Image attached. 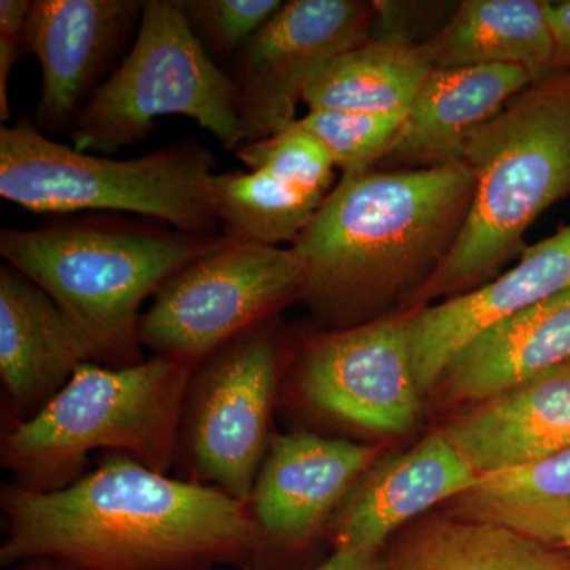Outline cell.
Masks as SVG:
<instances>
[{
  "instance_id": "30bf717a",
  "label": "cell",
  "mask_w": 570,
  "mask_h": 570,
  "mask_svg": "<svg viewBox=\"0 0 570 570\" xmlns=\"http://www.w3.org/2000/svg\"><path fill=\"white\" fill-rule=\"evenodd\" d=\"M412 313L311 336L287 385L296 406L366 433L407 431L422 397L412 363Z\"/></svg>"
},
{
  "instance_id": "5b68a950",
  "label": "cell",
  "mask_w": 570,
  "mask_h": 570,
  "mask_svg": "<svg viewBox=\"0 0 570 570\" xmlns=\"http://www.w3.org/2000/svg\"><path fill=\"white\" fill-rule=\"evenodd\" d=\"M193 370L154 355L127 367L82 363L39 414L3 423L0 464L11 485L32 493L67 489L97 450L168 474Z\"/></svg>"
},
{
  "instance_id": "9c48e42d",
  "label": "cell",
  "mask_w": 570,
  "mask_h": 570,
  "mask_svg": "<svg viewBox=\"0 0 570 570\" xmlns=\"http://www.w3.org/2000/svg\"><path fill=\"white\" fill-rule=\"evenodd\" d=\"M303 269L292 247L219 245L175 273L142 313L140 343L154 356L195 367L246 330L299 299Z\"/></svg>"
},
{
  "instance_id": "8fae6325",
  "label": "cell",
  "mask_w": 570,
  "mask_h": 570,
  "mask_svg": "<svg viewBox=\"0 0 570 570\" xmlns=\"http://www.w3.org/2000/svg\"><path fill=\"white\" fill-rule=\"evenodd\" d=\"M376 17V2H284L227 70L238 86L239 148L294 126L307 86L337 56L370 40Z\"/></svg>"
},
{
  "instance_id": "603a6c76",
  "label": "cell",
  "mask_w": 570,
  "mask_h": 570,
  "mask_svg": "<svg viewBox=\"0 0 570 570\" xmlns=\"http://www.w3.org/2000/svg\"><path fill=\"white\" fill-rule=\"evenodd\" d=\"M208 187L223 234L265 246L294 245L326 198L265 168L213 174Z\"/></svg>"
},
{
  "instance_id": "d4e9b609",
  "label": "cell",
  "mask_w": 570,
  "mask_h": 570,
  "mask_svg": "<svg viewBox=\"0 0 570 570\" xmlns=\"http://www.w3.org/2000/svg\"><path fill=\"white\" fill-rule=\"evenodd\" d=\"M404 116L314 110L296 119L294 126L325 149L341 175L354 176L382 163Z\"/></svg>"
},
{
  "instance_id": "277c9868",
  "label": "cell",
  "mask_w": 570,
  "mask_h": 570,
  "mask_svg": "<svg viewBox=\"0 0 570 570\" xmlns=\"http://www.w3.org/2000/svg\"><path fill=\"white\" fill-rule=\"evenodd\" d=\"M461 163L474 176L466 220L414 306L478 288L524 249V234L570 197V73L550 75L474 130Z\"/></svg>"
},
{
  "instance_id": "ba28073f",
  "label": "cell",
  "mask_w": 570,
  "mask_h": 570,
  "mask_svg": "<svg viewBox=\"0 0 570 570\" xmlns=\"http://www.w3.org/2000/svg\"><path fill=\"white\" fill-rule=\"evenodd\" d=\"M285 355L273 317L194 367L179 419L176 478L246 504L275 436L273 415Z\"/></svg>"
},
{
  "instance_id": "83f0119b",
  "label": "cell",
  "mask_w": 570,
  "mask_h": 570,
  "mask_svg": "<svg viewBox=\"0 0 570 570\" xmlns=\"http://www.w3.org/2000/svg\"><path fill=\"white\" fill-rule=\"evenodd\" d=\"M31 0L0 2V119H10L9 82L14 63L24 55V26Z\"/></svg>"
},
{
  "instance_id": "e0dca14e",
  "label": "cell",
  "mask_w": 570,
  "mask_h": 570,
  "mask_svg": "<svg viewBox=\"0 0 570 570\" xmlns=\"http://www.w3.org/2000/svg\"><path fill=\"white\" fill-rule=\"evenodd\" d=\"M442 433L479 475L530 466L570 450V362L472 404Z\"/></svg>"
},
{
  "instance_id": "4dcf8cb0",
  "label": "cell",
  "mask_w": 570,
  "mask_h": 570,
  "mask_svg": "<svg viewBox=\"0 0 570 570\" xmlns=\"http://www.w3.org/2000/svg\"><path fill=\"white\" fill-rule=\"evenodd\" d=\"M382 564H384L382 551L377 553V551L336 549L321 564L299 570H382Z\"/></svg>"
},
{
  "instance_id": "f1b7e54d",
  "label": "cell",
  "mask_w": 570,
  "mask_h": 570,
  "mask_svg": "<svg viewBox=\"0 0 570 570\" xmlns=\"http://www.w3.org/2000/svg\"><path fill=\"white\" fill-rule=\"evenodd\" d=\"M508 528L539 540L551 549L570 554V513L557 517H540V519L519 520L508 524Z\"/></svg>"
},
{
  "instance_id": "cb8c5ba5",
  "label": "cell",
  "mask_w": 570,
  "mask_h": 570,
  "mask_svg": "<svg viewBox=\"0 0 570 570\" xmlns=\"http://www.w3.org/2000/svg\"><path fill=\"white\" fill-rule=\"evenodd\" d=\"M453 515L504 524L570 513V450L539 463L480 475L466 493L453 499Z\"/></svg>"
},
{
  "instance_id": "5bb4252c",
  "label": "cell",
  "mask_w": 570,
  "mask_h": 570,
  "mask_svg": "<svg viewBox=\"0 0 570 570\" xmlns=\"http://www.w3.org/2000/svg\"><path fill=\"white\" fill-rule=\"evenodd\" d=\"M570 288V224L527 246L509 272L436 306L414 307L411 351L422 395L480 333Z\"/></svg>"
},
{
  "instance_id": "4316f807",
  "label": "cell",
  "mask_w": 570,
  "mask_h": 570,
  "mask_svg": "<svg viewBox=\"0 0 570 570\" xmlns=\"http://www.w3.org/2000/svg\"><path fill=\"white\" fill-rule=\"evenodd\" d=\"M247 170L265 168L322 197L335 189L336 167L313 137L291 126L284 132L236 149Z\"/></svg>"
},
{
  "instance_id": "44dd1931",
  "label": "cell",
  "mask_w": 570,
  "mask_h": 570,
  "mask_svg": "<svg viewBox=\"0 0 570 570\" xmlns=\"http://www.w3.org/2000/svg\"><path fill=\"white\" fill-rule=\"evenodd\" d=\"M382 570H570V554L494 521H422L382 553Z\"/></svg>"
},
{
  "instance_id": "f546056e",
  "label": "cell",
  "mask_w": 570,
  "mask_h": 570,
  "mask_svg": "<svg viewBox=\"0 0 570 570\" xmlns=\"http://www.w3.org/2000/svg\"><path fill=\"white\" fill-rule=\"evenodd\" d=\"M547 13L554 39V71L570 73V0L549 2Z\"/></svg>"
},
{
  "instance_id": "ac0fdd59",
  "label": "cell",
  "mask_w": 570,
  "mask_h": 570,
  "mask_svg": "<svg viewBox=\"0 0 570 570\" xmlns=\"http://www.w3.org/2000/svg\"><path fill=\"white\" fill-rule=\"evenodd\" d=\"M531 85L530 73L519 66L433 69L381 164L389 170L463 164L469 135Z\"/></svg>"
},
{
  "instance_id": "6da1fadb",
  "label": "cell",
  "mask_w": 570,
  "mask_h": 570,
  "mask_svg": "<svg viewBox=\"0 0 570 570\" xmlns=\"http://www.w3.org/2000/svg\"><path fill=\"white\" fill-rule=\"evenodd\" d=\"M0 509L2 568L50 560L67 570H242L258 553L245 502L124 453L51 493L7 483Z\"/></svg>"
},
{
  "instance_id": "4fadbf2b",
  "label": "cell",
  "mask_w": 570,
  "mask_h": 570,
  "mask_svg": "<svg viewBox=\"0 0 570 570\" xmlns=\"http://www.w3.org/2000/svg\"><path fill=\"white\" fill-rule=\"evenodd\" d=\"M138 0H33L24 52L41 69L33 124L50 134L70 130L140 24Z\"/></svg>"
},
{
  "instance_id": "52a82bcc",
  "label": "cell",
  "mask_w": 570,
  "mask_h": 570,
  "mask_svg": "<svg viewBox=\"0 0 570 570\" xmlns=\"http://www.w3.org/2000/svg\"><path fill=\"white\" fill-rule=\"evenodd\" d=\"M168 115L194 119L224 148L242 145L234 78L208 55L175 0H146L132 47L71 126V148L111 156L145 140Z\"/></svg>"
},
{
  "instance_id": "7402d4cb",
  "label": "cell",
  "mask_w": 570,
  "mask_h": 570,
  "mask_svg": "<svg viewBox=\"0 0 570 570\" xmlns=\"http://www.w3.org/2000/svg\"><path fill=\"white\" fill-rule=\"evenodd\" d=\"M434 67L425 47L401 33L379 37L337 56L307 86L314 110L406 115Z\"/></svg>"
},
{
  "instance_id": "ffe728a7",
  "label": "cell",
  "mask_w": 570,
  "mask_h": 570,
  "mask_svg": "<svg viewBox=\"0 0 570 570\" xmlns=\"http://www.w3.org/2000/svg\"><path fill=\"white\" fill-rule=\"evenodd\" d=\"M547 6L542 0H466L423 47L434 69L519 66L534 85L557 73Z\"/></svg>"
},
{
  "instance_id": "7c38bea8",
  "label": "cell",
  "mask_w": 570,
  "mask_h": 570,
  "mask_svg": "<svg viewBox=\"0 0 570 570\" xmlns=\"http://www.w3.org/2000/svg\"><path fill=\"white\" fill-rule=\"evenodd\" d=\"M377 448L311 431L275 434L246 505L258 534L250 570H276L326 535Z\"/></svg>"
},
{
  "instance_id": "3957f363",
  "label": "cell",
  "mask_w": 570,
  "mask_h": 570,
  "mask_svg": "<svg viewBox=\"0 0 570 570\" xmlns=\"http://www.w3.org/2000/svg\"><path fill=\"white\" fill-rule=\"evenodd\" d=\"M223 238L184 234L142 217L88 214L31 230L2 228L0 255L51 296L92 363L127 367L146 360L142 303Z\"/></svg>"
},
{
  "instance_id": "7a4b0ae2",
  "label": "cell",
  "mask_w": 570,
  "mask_h": 570,
  "mask_svg": "<svg viewBox=\"0 0 570 570\" xmlns=\"http://www.w3.org/2000/svg\"><path fill=\"white\" fill-rule=\"evenodd\" d=\"M474 189L466 164L341 176L291 246L299 299L333 332L362 324L397 292L409 298L452 249Z\"/></svg>"
},
{
  "instance_id": "484cf974",
  "label": "cell",
  "mask_w": 570,
  "mask_h": 570,
  "mask_svg": "<svg viewBox=\"0 0 570 570\" xmlns=\"http://www.w3.org/2000/svg\"><path fill=\"white\" fill-rule=\"evenodd\" d=\"M214 61L238 51L283 7L281 0H175Z\"/></svg>"
},
{
  "instance_id": "9a60e30c",
  "label": "cell",
  "mask_w": 570,
  "mask_h": 570,
  "mask_svg": "<svg viewBox=\"0 0 570 570\" xmlns=\"http://www.w3.org/2000/svg\"><path fill=\"white\" fill-rule=\"evenodd\" d=\"M480 475L442 431L403 455L371 464L341 502L326 539L333 550H384L393 532L434 508L456 499Z\"/></svg>"
},
{
  "instance_id": "2e32d148",
  "label": "cell",
  "mask_w": 570,
  "mask_h": 570,
  "mask_svg": "<svg viewBox=\"0 0 570 570\" xmlns=\"http://www.w3.org/2000/svg\"><path fill=\"white\" fill-rule=\"evenodd\" d=\"M91 352L47 292L0 266V382L6 422L39 414Z\"/></svg>"
},
{
  "instance_id": "8992f818",
  "label": "cell",
  "mask_w": 570,
  "mask_h": 570,
  "mask_svg": "<svg viewBox=\"0 0 570 570\" xmlns=\"http://www.w3.org/2000/svg\"><path fill=\"white\" fill-rule=\"evenodd\" d=\"M214 165L195 140L122 160L51 140L24 116L0 129V197L43 216L129 213L184 234L224 235L209 195Z\"/></svg>"
},
{
  "instance_id": "1f68e13d",
  "label": "cell",
  "mask_w": 570,
  "mask_h": 570,
  "mask_svg": "<svg viewBox=\"0 0 570 570\" xmlns=\"http://www.w3.org/2000/svg\"><path fill=\"white\" fill-rule=\"evenodd\" d=\"M10 570H67L50 560H31L11 566Z\"/></svg>"
},
{
  "instance_id": "d6986e66",
  "label": "cell",
  "mask_w": 570,
  "mask_h": 570,
  "mask_svg": "<svg viewBox=\"0 0 570 570\" xmlns=\"http://www.w3.org/2000/svg\"><path fill=\"white\" fill-rule=\"evenodd\" d=\"M570 362V288L480 333L449 363L445 401L480 403Z\"/></svg>"
}]
</instances>
